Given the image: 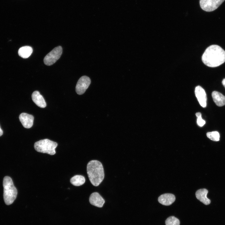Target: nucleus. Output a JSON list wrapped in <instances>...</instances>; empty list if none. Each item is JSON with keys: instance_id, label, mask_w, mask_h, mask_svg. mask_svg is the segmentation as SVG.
I'll return each mask as SVG.
<instances>
[{"instance_id": "nucleus-1", "label": "nucleus", "mask_w": 225, "mask_h": 225, "mask_svg": "<svg viewBox=\"0 0 225 225\" xmlns=\"http://www.w3.org/2000/svg\"><path fill=\"white\" fill-rule=\"evenodd\" d=\"M202 60L203 63L208 67H218L225 62V51L218 45H211L205 50L202 56Z\"/></svg>"}, {"instance_id": "nucleus-2", "label": "nucleus", "mask_w": 225, "mask_h": 225, "mask_svg": "<svg viewBox=\"0 0 225 225\" xmlns=\"http://www.w3.org/2000/svg\"><path fill=\"white\" fill-rule=\"evenodd\" d=\"M87 170L91 183L95 186H98L104 177V169L102 163L97 160L90 161L87 164Z\"/></svg>"}, {"instance_id": "nucleus-3", "label": "nucleus", "mask_w": 225, "mask_h": 225, "mask_svg": "<svg viewBox=\"0 0 225 225\" xmlns=\"http://www.w3.org/2000/svg\"><path fill=\"white\" fill-rule=\"evenodd\" d=\"M3 198L7 205L12 204L16 199L17 190L14 186L12 178L9 176L5 177L3 179Z\"/></svg>"}, {"instance_id": "nucleus-4", "label": "nucleus", "mask_w": 225, "mask_h": 225, "mask_svg": "<svg viewBox=\"0 0 225 225\" xmlns=\"http://www.w3.org/2000/svg\"><path fill=\"white\" fill-rule=\"evenodd\" d=\"M57 146L56 142L48 139H45L36 142L34 148L38 152L53 155L56 153L55 148Z\"/></svg>"}, {"instance_id": "nucleus-5", "label": "nucleus", "mask_w": 225, "mask_h": 225, "mask_svg": "<svg viewBox=\"0 0 225 225\" xmlns=\"http://www.w3.org/2000/svg\"><path fill=\"white\" fill-rule=\"evenodd\" d=\"M62 52L61 46L55 48L44 57L43 59L44 64L47 66L53 64L60 58Z\"/></svg>"}, {"instance_id": "nucleus-6", "label": "nucleus", "mask_w": 225, "mask_h": 225, "mask_svg": "<svg viewBox=\"0 0 225 225\" xmlns=\"http://www.w3.org/2000/svg\"><path fill=\"white\" fill-rule=\"evenodd\" d=\"M225 0H200L201 8L206 12H210L216 9Z\"/></svg>"}, {"instance_id": "nucleus-7", "label": "nucleus", "mask_w": 225, "mask_h": 225, "mask_svg": "<svg viewBox=\"0 0 225 225\" xmlns=\"http://www.w3.org/2000/svg\"><path fill=\"white\" fill-rule=\"evenodd\" d=\"M89 78L86 76L81 77L78 80L76 86V91L78 95L83 94L91 83Z\"/></svg>"}, {"instance_id": "nucleus-8", "label": "nucleus", "mask_w": 225, "mask_h": 225, "mask_svg": "<svg viewBox=\"0 0 225 225\" xmlns=\"http://www.w3.org/2000/svg\"><path fill=\"white\" fill-rule=\"evenodd\" d=\"M195 94L201 106L203 108L206 107L207 98L204 89L200 86H198L195 88Z\"/></svg>"}, {"instance_id": "nucleus-9", "label": "nucleus", "mask_w": 225, "mask_h": 225, "mask_svg": "<svg viewBox=\"0 0 225 225\" xmlns=\"http://www.w3.org/2000/svg\"><path fill=\"white\" fill-rule=\"evenodd\" d=\"M34 117L26 113H21L19 116L20 121L25 128H29L33 125Z\"/></svg>"}, {"instance_id": "nucleus-10", "label": "nucleus", "mask_w": 225, "mask_h": 225, "mask_svg": "<svg viewBox=\"0 0 225 225\" xmlns=\"http://www.w3.org/2000/svg\"><path fill=\"white\" fill-rule=\"evenodd\" d=\"M89 201L91 204L99 208L102 207L105 203L104 200L97 192H94L91 194Z\"/></svg>"}, {"instance_id": "nucleus-11", "label": "nucleus", "mask_w": 225, "mask_h": 225, "mask_svg": "<svg viewBox=\"0 0 225 225\" xmlns=\"http://www.w3.org/2000/svg\"><path fill=\"white\" fill-rule=\"evenodd\" d=\"M158 200V202L163 205L169 206L175 201V197L171 193H165L161 195L159 197Z\"/></svg>"}, {"instance_id": "nucleus-12", "label": "nucleus", "mask_w": 225, "mask_h": 225, "mask_svg": "<svg viewBox=\"0 0 225 225\" xmlns=\"http://www.w3.org/2000/svg\"><path fill=\"white\" fill-rule=\"evenodd\" d=\"M32 98L33 101L39 107L44 108L46 106L45 100L39 91H34L32 94Z\"/></svg>"}, {"instance_id": "nucleus-13", "label": "nucleus", "mask_w": 225, "mask_h": 225, "mask_svg": "<svg viewBox=\"0 0 225 225\" xmlns=\"http://www.w3.org/2000/svg\"><path fill=\"white\" fill-rule=\"evenodd\" d=\"M208 192L207 189L203 188L198 190L195 193L197 199L206 205L209 204L211 202L210 200L207 197Z\"/></svg>"}, {"instance_id": "nucleus-14", "label": "nucleus", "mask_w": 225, "mask_h": 225, "mask_svg": "<svg viewBox=\"0 0 225 225\" xmlns=\"http://www.w3.org/2000/svg\"><path fill=\"white\" fill-rule=\"evenodd\" d=\"M213 100L216 105L219 107L225 105V96L221 93L216 91H213L212 94Z\"/></svg>"}, {"instance_id": "nucleus-15", "label": "nucleus", "mask_w": 225, "mask_h": 225, "mask_svg": "<svg viewBox=\"0 0 225 225\" xmlns=\"http://www.w3.org/2000/svg\"><path fill=\"white\" fill-rule=\"evenodd\" d=\"M33 52L32 48L29 46H25L20 48L18 51L20 56L24 58H28Z\"/></svg>"}, {"instance_id": "nucleus-16", "label": "nucleus", "mask_w": 225, "mask_h": 225, "mask_svg": "<svg viewBox=\"0 0 225 225\" xmlns=\"http://www.w3.org/2000/svg\"><path fill=\"white\" fill-rule=\"evenodd\" d=\"M84 177L81 175H76L72 177L70 180V182L73 185L78 186L83 185L85 182Z\"/></svg>"}, {"instance_id": "nucleus-17", "label": "nucleus", "mask_w": 225, "mask_h": 225, "mask_svg": "<svg viewBox=\"0 0 225 225\" xmlns=\"http://www.w3.org/2000/svg\"><path fill=\"white\" fill-rule=\"evenodd\" d=\"M180 223L179 219L173 216L169 217L165 221L166 225H179Z\"/></svg>"}, {"instance_id": "nucleus-18", "label": "nucleus", "mask_w": 225, "mask_h": 225, "mask_svg": "<svg viewBox=\"0 0 225 225\" xmlns=\"http://www.w3.org/2000/svg\"><path fill=\"white\" fill-rule=\"evenodd\" d=\"M206 135L208 138L213 141H218L219 140L220 135L217 131L208 132Z\"/></svg>"}, {"instance_id": "nucleus-19", "label": "nucleus", "mask_w": 225, "mask_h": 225, "mask_svg": "<svg viewBox=\"0 0 225 225\" xmlns=\"http://www.w3.org/2000/svg\"><path fill=\"white\" fill-rule=\"evenodd\" d=\"M196 115L197 118V123L198 126L200 127L203 126L205 123V120L202 119L201 114L200 112H197Z\"/></svg>"}, {"instance_id": "nucleus-20", "label": "nucleus", "mask_w": 225, "mask_h": 225, "mask_svg": "<svg viewBox=\"0 0 225 225\" xmlns=\"http://www.w3.org/2000/svg\"><path fill=\"white\" fill-rule=\"evenodd\" d=\"M222 83L225 88V78L223 79L222 81Z\"/></svg>"}, {"instance_id": "nucleus-21", "label": "nucleus", "mask_w": 225, "mask_h": 225, "mask_svg": "<svg viewBox=\"0 0 225 225\" xmlns=\"http://www.w3.org/2000/svg\"><path fill=\"white\" fill-rule=\"evenodd\" d=\"M3 134V131L1 129L0 127V136H1Z\"/></svg>"}]
</instances>
